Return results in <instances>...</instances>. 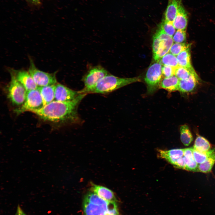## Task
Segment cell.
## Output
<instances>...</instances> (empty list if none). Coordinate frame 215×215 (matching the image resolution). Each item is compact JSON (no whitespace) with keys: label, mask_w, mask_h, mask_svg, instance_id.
I'll list each match as a JSON object with an SVG mask.
<instances>
[{"label":"cell","mask_w":215,"mask_h":215,"mask_svg":"<svg viewBox=\"0 0 215 215\" xmlns=\"http://www.w3.org/2000/svg\"><path fill=\"white\" fill-rule=\"evenodd\" d=\"M180 80L175 75L168 78H164L160 84L159 88L172 92L179 91Z\"/></svg>","instance_id":"obj_17"},{"label":"cell","mask_w":215,"mask_h":215,"mask_svg":"<svg viewBox=\"0 0 215 215\" xmlns=\"http://www.w3.org/2000/svg\"><path fill=\"white\" fill-rule=\"evenodd\" d=\"M184 159L186 164L185 170L192 171H198V164L194 159H188L184 157Z\"/></svg>","instance_id":"obj_28"},{"label":"cell","mask_w":215,"mask_h":215,"mask_svg":"<svg viewBox=\"0 0 215 215\" xmlns=\"http://www.w3.org/2000/svg\"><path fill=\"white\" fill-rule=\"evenodd\" d=\"M192 73L187 68L179 66L176 68L175 75L179 80H185L188 78Z\"/></svg>","instance_id":"obj_25"},{"label":"cell","mask_w":215,"mask_h":215,"mask_svg":"<svg viewBox=\"0 0 215 215\" xmlns=\"http://www.w3.org/2000/svg\"><path fill=\"white\" fill-rule=\"evenodd\" d=\"M159 34L160 41L157 52L153 57L156 62L159 60L165 55L168 53L173 44V37L166 33L159 27L157 31Z\"/></svg>","instance_id":"obj_8"},{"label":"cell","mask_w":215,"mask_h":215,"mask_svg":"<svg viewBox=\"0 0 215 215\" xmlns=\"http://www.w3.org/2000/svg\"><path fill=\"white\" fill-rule=\"evenodd\" d=\"M179 66L185 67L192 73H196L191 62V54L189 47L176 56Z\"/></svg>","instance_id":"obj_18"},{"label":"cell","mask_w":215,"mask_h":215,"mask_svg":"<svg viewBox=\"0 0 215 215\" xmlns=\"http://www.w3.org/2000/svg\"><path fill=\"white\" fill-rule=\"evenodd\" d=\"M188 22V14L182 4L179 7L173 24L177 30H185Z\"/></svg>","instance_id":"obj_16"},{"label":"cell","mask_w":215,"mask_h":215,"mask_svg":"<svg viewBox=\"0 0 215 215\" xmlns=\"http://www.w3.org/2000/svg\"><path fill=\"white\" fill-rule=\"evenodd\" d=\"M28 72L38 86L43 87L55 85L57 83L56 72L49 73L38 69L36 67L33 59L30 58Z\"/></svg>","instance_id":"obj_7"},{"label":"cell","mask_w":215,"mask_h":215,"mask_svg":"<svg viewBox=\"0 0 215 215\" xmlns=\"http://www.w3.org/2000/svg\"><path fill=\"white\" fill-rule=\"evenodd\" d=\"M44 106L42 97L37 88L27 91L24 102L15 111L19 114L27 111L33 112L41 109Z\"/></svg>","instance_id":"obj_6"},{"label":"cell","mask_w":215,"mask_h":215,"mask_svg":"<svg viewBox=\"0 0 215 215\" xmlns=\"http://www.w3.org/2000/svg\"><path fill=\"white\" fill-rule=\"evenodd\" d=\"M55 85L38 87L44 105L54 100Z\"/></svg>","instance_id":"obj_19"},{"label":"cell","mask_w":215,"mask_h":215,"mask_svg":"<svg viewBox=\"0 0 215 215\" xmlns=\"http://www.w3.org/2000/svg\"><path fill=\"white\" fill-rule=\"evenodd\" d=\"M32 0L33 1H34V2H38L39 0Z\"/></svg>","instance_id":"obj_34"},{"label":"cell","mask_w":215,"mask_h":215,"mask_svg":"<svg viewBox=\"0 0 215 215\" xmlns=\"http://www.w3.org/2000/svg\"><path fill=\"white\" fill-rule=\"evenodd\" d=\"M180 139L185 146L189 145L193 140V136L188 126L186 125H181L180 128Z\"/></svg>","instance_id":"obj_22"},{"label":"cell","mask_w":215,"mask_h":215,"mask_svg":"<svg viewBox=\"0 0 215 215\" xmlns=\"http://www.w3.org/2000/svg\"><path fill=\"white\" fill-rule=\"evenodd\" d=\"M105 215H113L110 214H109V213H108L107 212V213L105 214ZM119 215H120L119 214Z\"/></svg>","instance_id":"obj_33"},{"label":"cell","mask_w":215,"mask_h":215,"mask_svg":"<svg viewBox=\"0 0 215 215\" xmlns=\"http://www.w3.org/2000/svg\"><path fill=\"white\" fill-rule=\"evenodd\" d=\"M199 78L196 74H191L187 79L180 80L179 91L183 93L193 91L198 83Z\"/></svg>","instance_id":"obj_15"},{"label":"cell","mask_w":215,"mask_h":215,"mask_svg":"<svg viewBox=\"0 0 215 215\" xmlns=\"http://www.w3.org/2000/svg\"><path fill=\"white\" fill-rule=\"evenodd\" d=\"M211 145L209 141L205 138L197 135L194 142L193 149L202 152H206L211 150Z\"/></svg>","instance_id":"obj_20"},{"label":"cell","mask_w":215,"mask_h":215,"mask_svg":"<svg viewBox=\"0 0 215 215\" xmlns=\"http://www.w3.org/2000/svg\"><path fill=\"white\" fill-rule=\"evenodd\" d=\"M86 95L81 93L73 100L69 102L53 101L39 110L32 112L45 120L64 124H79L82 122L78 112L79 104Z\"/></svg>","instance_id":"obj_1"},{"label":"cell","mask_w":215,"mask_h":215,"mask_svg":"<svg viewBox=\"0 0 215 215\" xmlns=\"http://www.w3.org/2000/svg\"><path fill=\"white\" fill-rule=\"evenodd\" d=\"M16 215H26L23 212L19 206L17 207V213Z\"/></svg>","instance_id":"obj_32"},{"label":"cell","mask_w":215,"mask_h":215,"mask_svg":"<svg viewBox=\"0 0 215 215\" xmlns=\"http://www.w3.org/2000/svg\"><path fill=\"white\" fill-rule=\"evenodd\" d=\"M10 70L17 79L24 87L27 91L37 88L38 86L28 71L24 70Z\"/></svg>","instance_id":"obj_10"},{"label":"cell","mask_w":215,"mask_h":215,"mask_svg":"<svg viewBox=\"0 0 215 215\" xmlns=\"http://www.w3.org/2000/svg\"><path fill=\"white\" fill-rule=\"evenodd\" d=\"M111 202L107 205H101L90 202L84 199L83 209L85 215H105L108 212Z\"/></svg>","instance_id":"obj_11"},{"label":"cell","mask_w":215,"mask_h":215,"mask_svg":"<svg viewBox=\"0 0 215 215\" xmlns=\"http://www.w3.org/2000/svg\"><path fill=\"white\" fill-rule=\"evenodd\" d=\"M11 80L7 87L8 98L13 104L22 105L24 102L27 91L16 79L13 72L9 69Z\"/></svg>","instance_id":"obj_4"},{"label":"cell","mask_w":215,"mask_h":215,"mask_svg":"<svg viewBox=\"0 0 215 215\" xmlns=\"http://www.w3.org/2000/svg\"><path fill=\"white\" fill-rule=\"evenodd\" d=\"M173 165L176 168L185 170L186 164L183 156L178 159Z\"/></svg>","instance_id":"obj_31"},{"label":"cell","mask_w":215,"mask_h":215,"mask_svg":"<svg viewBox=\"0 0 215 215\" xmlns=\"http://www.w3.org/2000/svg\"><path fill=\"white\" fill-rule=\"evenodd\" d=\"M81 93L60 83L55 85L54 100L69 102L74 100Z\"/></svg>","instance_id":"obj_9"},{"label":"cell","mask_w":215,"mask_h":215,"mask_svg":"<svg viewBox=\"0 0 215 215\" xmlns=\"http://www.w3.org/2000/svg\"><path fill=\"white\" fill-rule=\"evenodd\" d=\"M140 81L139 77L120 78L109 73L101 79L94 87L88 90L86 94H105L133 83Z\"/></svg>","instance_id":"obj_2"},{"label":"cell","mask_w":215,"mask_h":215,"mask_svg":"<svg viewBox=\"0 0 215 215\" xmlns=\"http://www.w3.org/2000/svg\"><path fill=\"white\" fill-rule=\"evenodd\" d=\"M87 72L82 78L84 87L80 91V93L86 94V92L94 87L101 79L110 73L100 65H89Z\"/></svg>","instance_id":"obj_3"},{"label":"cell","mask_w":215,"mask_h":215,"mask_svg":"<svg viewBox=\"0 0 215 215\" xmlns=\"http://www.w3.org/2000/svg\"><path fill=\"white\" fill-rule=\"evenodd\" d=\"M162 65L156 62L149 67L144 78L147 85V93L151 94L159 88L160 82L162 79Z\"/></svg>","instance_id":"obj_5"},{"label":"cell","mask_w":215,"mask_h":215,"mask_svg":"<svg viewBox=\"0 0 215 215\" xmlns=\"http://www.w3.org/2000/svg\"><path fill=\"white\" fill-rule=\"evenodd\" d=\"M159 61L162 65L170 66L175 68L179 66L176 57L170 53L163 56Z\"/></svg>","instance_id":"obj_23"},{"label":"cell","mask_w":215,"mask_h":215,"mask_svg":"<svg viewBox=\"0 0 215 215\" xmlns=\"http://www.w3.org/2000/svg\"><path fill=\"white\" fill-rule=\"evenodd\" d=\"M159 157L173 165L176 160L184 156V149H175L168 150H158Z\"/></svg>","instance_id":"obj_13"},{"label":"cell","mask_w":215,"mask_h":215,"mask_svg":"<svg viewBox=\"0 0 215 215\" xmlns=\"http://www.w3.org/2000/svg\"><path fill=\"white\" fill-rule=\"evenodd\" d=\"M215 162V149H212L209 156L203 163L199 164L198 171L207 173L210 172Z\"/></svg>","instance_id":"obj_21"},{"label":"cell","mask_w":215,"mask_h":215,"mask_svg":"<svg viewBox=\"0 0 215 215\" xmlns=\"http://www.w3.org/2000/svg\"><path fill=\"white\" fill-rule=\"evenodd\" d=\"M176 68L166 65H163L162 67V73L164 78H168L175 75Z\"/></svg>","instance_id":"obj_30"},{"label":"cell","mask_w":215,"mask_h":215,"mask_svg":"<svg viewBox=\"0 0 215 215\" xmlns=\"http://www.w3.org/2000/svg\"><path fill=\"white\" fill-rule=\"evenodd\" d=\"M182 0H168L163 19L166 22L173 23L179 7L182 4Z\"/></svg>","instance_id":"obj_14"},{"label":"cell","mask_w":215,"mask_h":215,"mask_svg":"<svg viewBox=\"0 0 215 215\" xmlns=\"http://www.w3.org/2000/svg\"><path fill=\"white\" fill-rule=\"evenodd\" d=\"M90 190L99 197L108 202H116L113 192L104 186L91 183Z\"/></svg>","instance_id":"obj_12"},{"label":"cell","mask_w":215,"mask_h":215,"mask_svg":"<svg viewBox=\"0 0 215 215\" xmlns=\"http://www.w3.org/2000/svg\"><path fill=\"white\" fill-rule=\"evenodd\" d=\"M173 41L175 43H183L186 39L185 30H177L173 37Z\"/></svg>","instance_id":"obj_29"},{"label":"cell","mask_w":215,"mask_h":215,"mask_svg":"<svg viewBox=\"0 0 215 215\" xmlns=\"http://www.w3.org/2000/svg\"><path fill=\"white\" fill-rule=\"evenodd\" d=\"M190 45L184 43H175L171 47L169 52L175 56H177Z\"/></svg>","instance_id":"obj_27"},{"label":"cell","mask_w":215,"mask_h":215,"mask_svg":"<svg viewBox=\"0 0 215 215\" xmlns=\"http://www.w3.org/2000/svg\"><path fill=\"white\" fill-rule=\"evenodd\" d=\"M193 149L194 159L195 161L199 164L203 163L205 162L212 151V149L206 152H202L196 150L193 148Z\"/></svg>","instance_id":"obj_24"},{"label":"cell","mask_w":215,"mask_h":215,"mask_svg":"<svg viewBox=\"0 0 215 215\" xmlns=\"http://www.w3.org/2000/svg\"><path fill=\"white\" fill-rule=\"evenodd\" d=\"M159 27L161 28L166 33L172 37L175 32L176 29L173 23L166 22L164 19H163Z\"/></svg>","instance_id":"obj_26"}]
</instances>
